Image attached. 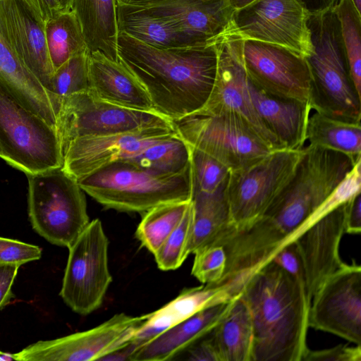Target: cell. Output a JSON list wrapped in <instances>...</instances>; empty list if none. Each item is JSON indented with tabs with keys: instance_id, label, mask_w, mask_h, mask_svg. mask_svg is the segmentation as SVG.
I'll list each match as a JSON object with an SVG mask.
<instances>
[{
	"instance_id": "f6af8a7d",
	"label": "cell",
	"mask_w": 361,
	"mask_h": 361,
	"mask_svg": "<svg viewBox=\"0 0 361 361\" xmlns=\"http://www.w3.org/2000/svg\"><path fill=\"white\" fill-rule=\"evenodd\" d=\"M32 12L35 18L44 26L55 15L51 0H22Z\"/></svg>"
},
{
	"instance_id": "3957f363",
	"label": "cell",
	"mask_w": 361,
	"mask_h": 361,
	"mask_svg": "<svg viewBox=\"0 0 361 361\" xmlns=\"http://www.w3.org/2000/svg\"><path fill=\"white\" fill-rule=\"evenodd\" d=\"M307 25L312 49L305 58L311 75L312 109L337 120L360 122L361 95L350 77L335 8L309 15Z\"/></svg>"
},
{
	"instance_id": "6da1fadb",
	"label": "cell",
	"mask_w": 361,
	"mask_h": 361,
	"mask_svg": "<svg viewBox=\"0 0 361 361\" xmlns=\"http://www.w3.org/2000/svg\"><path fill=\"white\" fill-rule=\"evenodd\" d=\"M118 54L145 89L153 110L171 121L201 110L216 81V42L159 48L119 32Z\"/></svg>"
},
{
	"instance_id": "8fae6325",
	"label": "cell",
	"mask_w": 361,
	"mask_h": 361,
	"mask_svg": "<svg viewBox=\"0 0 361 361\" xmlns=\"http://www.w3.org/2000/svg\"><path fill=\"white\" fill-rule=\"evenodd\" d=\"M243 39L228 32L216 42L218 70L212 93L195 114L231 115L245 122L271 150L286 149L264 123L252 104L243 62Z\"/></svg>"
},
{
	"instance_id": "d6a6232c",
	"label": "cell",
	"mask_w": 361,
	"mask_h": 361,
	"mask_svg": "<svg viewBox=\"0 0 361 361\" xmlns=\"http://www.w3.org/2000/svg\"><path fill=\"white\" fill-rule=\"evenodd\" d=\"M351 79L361 95V13L351 0H338L334 6Z\"/></svg>"
},
{
	"instance_id": "1f68e13d",
	"label": "cell",
	"mask_w": 361,
	"mask_h": 361,
	"mask_svg": "<svg viewBox=\"0 0 361 361\" xmlns=\"http://www.w3.org/2000/svg\"><path fill=\"white\" fill-rule=\"evenodd\" d=\"M128 159L160 173H177L190 165V147L176 133Z\"/></svg>"
},
{
	"instance_id": "e0dca14e",
	"label": "cell",
	"mask_w": 361,
	"mask_h": 361,
	"mask_svg": "<svg viewBox=\"0 0 361 361\" xmlns=\"http://www.w3.org/2000/svg\"><path fill=\"white\" fill-rule=\"evenodd\" d=\"M129 4L168 21L192 46L215 43L229 32L234 11L228 0H137Z\"/></svg>"
},
{
	"instance_id": "ab89813d",
	"label": "cell",
	"mask_w": 361,
	"mask_h": 361,
	"mask_svg": "<svg viewBox=\"0 0 361 361\" xmlns=\"http://www.w3.org/2000/svg\"><path fill=\"white\" fill-rule=\"evenodd\" d=\"M302 361H361V345L340 344L320 350L308 348Z\"/></svg>"
},
{
	"instance_id": "4dcf8cb0",
	"label": "cell",
	"mask_w": 361,
	"mask_h": 361,
	"mask_svg": "<svg viewBox=\"0 0 361 361\" xmlns=\"http://www.w3.org/2000/svg\"><path fill=\"white\" fill-rule=\"evenodd\" d=\"M191 200L163 203L144 212L135 236L153 255L180 222Z\"/></svg>"
},
{
	"instance_id": "74e56055",
	"label": "cell",
	"mask_w": 361,
	"mask_h": 361,
	"mask_svg": "<svg viewBox=\"0 0 361 361\" xmlns=\"http://www.w3.org/2000/svg\"><path fill=\"white\" fill-rule=\"evenodd\" d=\"M191 274L203 284H214L224 275L226 255L224 247L216 243L206 244L194 253Z\"/></svg>"
},
{
	"instance_id": "4fadbf2b",
	"label": "cell",
	"mask_w": 361,
	"mask_h": 361,
	"mask_svg": "<svg viewBox=\"0 0 361 361\" xmlns=\"http://www.w3.org/2000/svg\"><path fill=\"white\" fill-rule=\"evenodd\" d=\"M243 62L249 80L262 92L310 104L311 75L304 56L281 45L246 39Z\"/></svg>"
},
{
	"instance_id": "f907efd6",
	"label": "cell",
	"mask_w": 361,
	"mask_h": 361,
	"mask_svg": "<svg viewBox=\"0 0 361 361\" xmlns=\"http://www.w3.org/2000/svg\"><path fill=\"white\" fill-rule=\"evenodd\" d=\"M355 8L359 13L361 11V0H351Z\"/></svg>"
},
{
	"instance_id": "f5cc1de1",
	"label": "cell",
	"mask_w": 361,
	"mask_h": 361,
	"mask_svg": "<svg viewBox=\"0 0 361 361\" xmlns=\"http://www.w3.org/2000/svg\"><path fill=\"white\" fill-rule=\"evenodd\" d=\"M1 1V0H0Z\"/></svg>"
},
{
	"instance_id": "8d00e7d4",
	"label": "cell",
	"mask_w": 361,
	"mask_h": 361,
	"mask_svg": "<svg viewBox=\"0 0 361 361\" xmlns=\"http://www.w3.org/2000/svg\"><path fill=\"white\" fill-rule=\"evenodd\" d=\"M361 192V159L355 164L342 182L322 202L298 228L290 243L302 232L322 216Z\"/></svg>"
},
{
	"instance_id": "836d02e7",
	"label": "cell",
	"mask_w": 361,
	"mask_h": 361,
	"mask_svg": "<svg viewBox=\"0 0 361 361\" xmlns=\"http://www.w3.org/2000/svg\"><path fill=\"white\" fill-rule=\"evenodd\" d=\"M88 50L76 54L54 72L50 94L56 115L60 102L73 94L89 90Z\"/></svg>"
},
{
	"instance_id": "e575fe53",
	"label": "cell",
	"mask_w": 361,
	"mask_h": 361,
	"mask_svg": "<svg viewBox=\"0 0 361 361\" xmlns=\"http://www.w3.org/2000/svg\"><path fill=\"white\" fill-rule=\"evenodd\" d=\"M193 219L191 205L185 216L154 252L157 267L163 271L175 270L179 268L188 257V244Z\"/></svg>"
},
{
	"instance_id": "60d3db41",
	"label": "cell",
	"mask_w": 361,
	"mask_h": 361,
	"mask_svg": "<svg viewBox=\"0 0 361 361\" xmlns=\"http://www.w3.org/2000/svg\"><path fill=\"white\" fill-rule=\"evenodd\" d=\"M271 260L305 286L302 262L293 242L283 247L273 256Z\"/></svg>"
},
{
	"instance_id": "cb8c5ba5",
	"label": "cell",
	"mask_w": 361,
	"mask_h": 361,
	"mask_svg": "<svg viewBox=\"0 0 361 361\" xmlns=\"http://www.w3.org/2000/svg\"><path fill=\"white\" fill-rule=\"evenodd\" d=\"M66 11L75 16L90 54L100 51L119 60L117 0H68Z\"/></svg>"
},
{
	"instance_id": "d4e9b609",
	"label": "cell",
	"mask_w": 361,
	"mask_h": 361,
	"mask_svg": "<svg viewBox=\"0 0 361 361\" xmlns=\"http://www.w3.org/2000/svg\"><path fill=\"white\" fill-rule=\"evenodd\" d=\"M0 85L27 109L56 127L51 95L20 63L0 36Z\"/></svg>"
},
{
	"instance_id": "30bf717a",
	"label": "cell",
	"mask_w": 361,
	"mask_h": 361,
	"mask_svg": "<svg viewBox=\"0 0 361 361\" xmlns=\"http://www.w3.org/2000/svg\"><path fill=\"white\" fill-rule=\"evenodd\" d=\"M172 123L188 145L217 159L230 171L271 152L245 122L231 115L192 114Z\"/></svg>"
},
{
	"instance_id": "277c9868",
	"label": "cell",
	"mask_w": 361,
	"mask_h": 361,
	"mask_svg": "<svg viewBox=\"0 0 361 361\" xmlns=\"http://www.w3.org/2000/svg\"><path fill=\"white\" fill-rule=\"evenodd\" d=\"M82 190L106 209L144 213L167 202L191 200L190 165L181 172L160 173L128 159L111 162L78 180Z\"/></svg>"
},
{
	"instance_id": "f1b7e54d",
	"label": "cell",
	"mask_w": 361,
	"mask_h": 361,
	"mask_svg": "<svg viewBox=\"0 0 361 361\" xmlns=\"http://www.w3.org/2000/svg\"><path fill=\"white\" fill-rule=\"evenodd\" d=\"M306 141L345 154L355 161L361 158L360 122L337 120L315 111L308 119Z\"/></svg>"
},
{
	"instance_id": "681fc988",
	"label": "cell",
	"mask_w": 361,
	"mask_h": 361,
	"mask_svg": "<svg viewBox=\"0 0 361 361\" xmlns=\"http://www.w3.org/2000/svg\"><path fill=\"white\" fill-rule=\"evenodd\" d=\"M14 360L13 354L0 351V361Z\"/></svg>"
},
{
	"instance_id": "f35d334b",
	"label": "cell",
	"mask_w": 361,
	"mask_h": 361,
	"mask_svg": "<svg viewBox=\"0 0 361 361\" xmlns=\"http://www.w3.org/2000/svg\"><path fill=\"white\" fill-rule=\"evenodd\" d=\"M41 257L42 249L37 245L0 237V263L20 267Z\"/></svg>"
},
{
	"instance_id": "9a60e30c",
	"label": "cell",
	"mask_w": 361,
	"mask_h": 361,
	"mask_svg": "<svg viewBox=\"0 0 361 361\" xmlns=\"http://www.w3.org/2000/svg\"><path fill=\"white\" fill-rule=\"evenodd\" d=\"M308 326L361 345V267L343 263L312 298Z\"/></svg>"
},
{
	"instance_id": "ba28073f",
	"label": "cell",
	"mask_w": 361,
	"mask_h": 361,
	"mask_svg": "<svg viewBox=\"0 0 361 361\" xmlns=\"http://www.w3.org/2000/svg\"><path fill=\"white\" fill-rule=\"evenodd\" d=\"M173 126L172 121L153 111H140L118 106L89 91L62 99L56 114V131L62 152L72 140L140 129Z\"/></svg>"
},
{
	"instance_id": "4316f807",
	"label": "cell",
	"mask_w": 361,
	"mask_h": 361,
	"mask_svg": "<svg viewBox=\"0 0 361 361\" xmlns=\"http://www.w3.org/2000/svg\"><path fill=\"white\" fill-rule=\"evenodd\" d=\"M119 32L159 48L193 47L168 21L133 4L117 0Z\"/></svg>"
},
{
	"instance_id": "7bdbcfd3",
	"label": "cell",
	"mask_w": 361,
	"mask_h": 361,
	"mask_svg": "<svg viewBox=\"0 0 361 361\" xmlns=\"http://www.w3.org/2000/svg\"><path fill=\"white\" fill-rule=\"evenodd\" d=\"M20 267L0 263V310L14 297L12 286Z\"/></svg>"
},
{
	"instance_id": "2e32d148",
	"label": "cell",
	"mask_w": 361,
	"mask_h": 361,
	"mask_svg": "<svg viewBox=\"0 0 361 361\" xmlns=\"http://www.w3.org/2000/svg\"><path fill=\"white\" fill-rule=\"evenodd\" d=\"M175 133L173 126H157L79 137L70 142L64 149L62 168L78 180L111 162L134 157L147 147Z\"/></svg>"
},
{
	"instance_id": "484cf974",
	"label": "cell",
	"mask_w": 361,
	"mask_h": 361,
	"mask_svg": "<svg viewBox=\"0 0 361 361\" xmlns=\"http://www.w3.org/2000/svg\"><path fill=\"white\" fill-rule=\"evenodd\" d=\"M219 361H251L252 324L250 310L239 294L212 330Z\"/></svg>"
},
{
	"instance_id": "7402d4cb",
	"label": "cell",
	"mask_w": 361,
	"mask_h": 361,
	"mask_svg": "<svg viewBox=\"0 0 361 361\" xmlns=\"http://www.w3.org/2000/svg\"><path fill=\"white\" fill-rule=\"evenodd\" d=\"M248 92L261 119L284 148H303L312 110L310 104L269 96L257 89L249 79Z\"/></svg>"
},
{
	"instance_id": "f546056e",
	"label": "cell",
	"mask_w": 361,
	"mask_h": 361,
	"mask_svg": "<svg viewBox=\"0 0 361 361\" xmlns=\"http://www.w3.org/2000/svg\"><path fill=\"white\" fill-rule=\"evenodd\" d=\"M44 31L54 72L73 56L88 50L78 21L71 11L54 15L44 25Z\"/></svg>"
},
{
	"instance_id": "603a6c76",
	"label": "cell",
	"mask_w": 361,
	"mask_h": 361,
	"mask_svg": "<svg viewBox=\"0 0 361 361\" xmlns=\"http://www.w3.org/2000/svg\"><path fill=\"white\" fill-rule=\"evenodd\" d=\"M231 300L226 290L219 286L204 284L185 288L173 300L149 313L147 319L137 330L132 341L140 347L164 330L198 312Z\"/></svg>"
},
{
	"instance_id": "ffe728a7",
	"label": "cell",
	"mask_w": 361,
	"mask_h": 361,
	"mask_svg": "<svg viewBox=\"0 0 361 361\" xmlns=\"http://www.w3.org/2000/svg\"><path fill=\"white\" fill-rule=\"evenodd\" d=\"M88 80V91L100 99L128 109L154 111L144 87L120 60H111L100 51L90 54Z\"/></svg>"
},
{
	"instance_id": "5bb4252c",
	"label": "cell",
	"mask_w": 361,
	"mask_h": 361,
	"mask_svg": "<svg viewBox=\"0 0 361 361\" xmlns=\"http://www.w3.org/2000/svg\"><path fill=\"white\" fill-rule=\"evenodd\" d=\"M307 17L296 0H256L233 11L229 32L281 45L305 57L312 49Z\"/></svg>"
},
{
	"instance_id": "bcb514c9",
	"label": "cell",
	"mask_w": 361,
	"mask_h": 361,
	"mask_svg": "<svg viewBox=\"0 0 361 361\" xmlns=\"http://www.w3.org/2000/svg\"><path fill=\"white\" fill-rule=\"evenodd\" d=\"M308 15H317L333 8L338 0H296Z\"/></svg>"
},
{
	"instance_id": "8992f818",
	"label": "cell",
	"mask_w": 361,
	"mask_h": 361,
	"mask_svg": "<svg viewBox=\"0 0 361 361\" xmlns=\"http://www.w3.org/2000/svg\"><path fill=\"white\" fill-rule=\"evenodd\" d=\"M0 158L26 175L61 167L63 161L56 128L1 85Z\"/></svg>"
},
{
	"instance_id": "ac0fdd59",
	"label": "cell",
	"mask_w": 361,
	"mask_h": 361,
	"mask_svg": "<svg viewBox=\"0 0 361 361\" xmlns=\"http://www.w3.org/2000/svg\"><path fill=\"white\" fill-rule=\"evenodd\" d=\"M0 36L51 95L54 69L48 51L44 26L22 0L0 1Z\"/></svg>"
},
{
	"instance_id": "7dc6e473",
	"label": "cell",
	"mask_w": 361,
	"mask_h": 361,
	"mask_svg": "<svg viewBox=\"0 0 361 361\" xmlns=\"http://www.w3.org/2000/svg\"><path fill=\"white\" fill-rule=\"evenodd\" d=\"M256 0H228L231 8L235 10L244 8Z\"/></svg>"
},
{
	"instance_id": "d590c367",
	"label": "cell",
	"mask_w": 361,
	"mask_h": 361,
	"mask_svg": "<svg viewBox=\"0 0 361 361\" xmlns=\"http://www.w3.org/2000/svg\"><path fill=\"white\" fill-rule=\"evenodd\" d=\"M190 147L192 192H215L227 180L229 169L207 153Z\"/></svg>"
},
{
	"instance_id": "44dd1931",
	"label": "cell",
	"mask_w": 361,
	"mask_h": 361,
	"mask_svg": "<svg viewBox=\"0 0 361 361\" xmlns=\"http://www.w3.org/2000/svg\"><path fill=\"white\" fill-rule=\"evenodd\" d=\"M229 302L205 308L164 330L138 347L130 360L162 361L173 359L215 327L226 311Z\"/></svg>"
},
{
	"instance_id": "7c38bea8",
	"label": "cell",
	"mask_w": 361,
	"mask_h": 361,
	"mask_svg": "<svg viewBox=\"0 0 361 361\" xmlns=\"http://www.w3.org/2000/svg\"><path fill=\"white\" fill-rule=\"evenodd\" d=\"M148 317L115 314L100 325L48 341H39L13 353L16 361L100 360L127 344Z\"/></svg>"
},
{
	"instance_id": "b9f144b4",
	"label": "cell",
	"mask_w": 361,
	"mask_h": 361,
	"mask_svg": "<svg viewBox=\"0 0 361 361\" xmlns=\"http://www.w3.org/2000/svg\"><path fill=\"white\" fill-rule=\"evenodd\" d=\"M345 233L359 234L361 231V192L345 202Z\"/></svg>"
},
{
	"instance_id": "52a82bcc",
	"label": "cell",
	"mask_w": 361,
	"mask_h": 361,
	"mask_svg": "<svg viewBox=\"0 0 361 361\" xmlns=\"http://www.w3.org/2000/svg\"><path fill=\"white\" fill-rule=\"evenodd\" d=\"M302 153L303 148L274 150L231 171L226 186L228 227L240 229L262 216L293 177Z\"/></svg>"
},
{
	"instance_id": "d6986e66",
	"label": "cell",
	"mask_w": 361,
	"mask_h": 361,
	"mask_svg": "<svg viewBox=\"0 0 361 361\" xmlns=\"http://www.w3.org/2000/svg\"><path fill=\"white\" fill-rule=\"evenodd\" d=\"M345 202L299 234L292 242L300 258L307 297L312 298L324 281L344 263L339 245L345 233Z\"/></svg>"
},
{
	"instance_id": "7a4b0ae2",
	"label": "cell",
	"mask_w": 361,
	"mask_h": 361,
	"mask_svg": "<svg viewBox=\"0 0 361 361\" xmlns=\"http://www.w3.org/2000/svg\"><path fill=\"white\" fill-rule=\"evenodd\" d=\"M240 295L252 319L251 361H302L310 305L304 285L270 260Z\"/></svg>"
},
{
	"instance_id": "ee69618b",
	"label": "cell",
	"mask_w": 361,
	"mask_h": 361,
	"mask_svg": "<svg viewBox=\"0 0 361 361\" xmlns=\"http://www.w3.org/2000/svg\"><path fill=\"white\" fill-rule=\"evenodd\" d=\"M211 331L187 349L192 360L219 361Z\"/></svg>"
},
{
	"instance_id": "816d5d0a",
	"label": "cell",
	"mask_w": 361,
	"mask_h": 361,
	"mask_svg": "<svg viewBox=\"0 0 361 361\" xmlns=\"http://www.w3.org/2000/svg\"><path fill=\"white\" fill-rule=\"evenodd\" d=\"M121 1L126 2V3H132V2L136 1L137 0H121Z\"/></svg>"
},
{
	"instance_id": "83f0119b",
	"label": "cell",
	"mask_w": 361,
	"mask_h": 361,
	"mask_svg": "<svg viewBox=\"0 0 361 361\" xmlns=\"http://www.w3.org/2000/svg\"><path fill=\"white\" fill-rule=\"evenodd\" d=\"M226 182L212 193L192 192L193 219L187 246L188 255L211 242L229 225Z\"/></svg>"
},
{
	"instance_id": "9c48e42d",
	"label": "cell",
	"mask_w": 361,
	"mask_h": 361,
	"mask_svg": "<svg viewBox=\"0 0 361 361\" xmlns=\"http://www.w3.org/2000/svg\"><path fill=\"white\" fill-rule=\"evenodd\" d=\"M109 244L102 224L96 219L90 221L68 247L59 295L79 314L87 315L97 310L112 281L108 264Z\"/></svg>"
},
{
	"instance_id": "c3c4849f",
	"label": "cell",
	"mask_w": 361,
	"mask_h": 361,
	"mask_svg": "<svg viewBox=\"0 0 361 361\" xmlns=\"http://www.w3.org/2000/svg\"><path fill=\"white\" fill-rule=\"evenodd\" d=\"M55 14L66 11L68 0H51Z\"/></svg>"
},
{
	"instance_id": "5b68a950",
	"label": "cell",
	"mask_w": 361,
	"mask_h": 361,
	"mask_svg": "<svg viewBox=\"0 0 361 361\" xmlns=\"http://www.w3.org/2000/svg\"><path fill=\"white\" fill-rule=\"evenodd\" d=\"M26 176L32 228L49 243L68 247L90 223L84 191L62 166Z\"/></svg>"
}]
</instances>
